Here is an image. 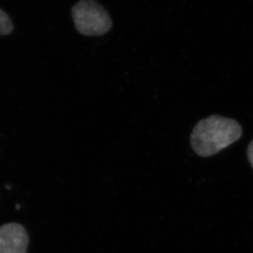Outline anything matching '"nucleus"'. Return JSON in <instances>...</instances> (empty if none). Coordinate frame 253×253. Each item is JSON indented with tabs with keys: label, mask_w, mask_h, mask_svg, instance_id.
Returning <instances> with one entry per match:
<instances>
[{
	"label": "nucleus",
	"mask_w": 253,
	"mask_h": 253,
	"mask_svg": "<svg viewBox=\"0 0 253 253\" xmlns=\"http://www.w3.org/2000/svg\"><path fill=\"white\" fill-rule=\"evenodd\" d=\"M241 136L242 127L237 121L211 115L197 123L190 141L198 156L209 157L238 141Z\"/></svg>",
	"instance_id": "nucleus-1"
},
{
	"label": "nucleus",
	"mask_w": 253,
	"mask_h": 253,
	"mask_svg": "<svg viewBox=\"0 0 253 253\" xmlns=\"http://www.w3.org/2000/svg\"><path fill=\"white\" fill-rule=\"evenodd\" d=\"M72 15L76 28L84 36H102L112 27L107 11L95 0H81L74 5Z\"/></svg>",
	"instance_id": "nucleus-2"
},
{
	"label": "nucleus",
	"mask_w": 253,
	"mask_h": 253,
	"mask_svg": "<svg viewBox=\"0 0 253 253\" xmlns=\"http://www.w3.org/2000/svg\"><path fill=\"white\" fill-rule=\"evenodd\" d=\"M29 235L18 223H7L0 226V253H27Z\"/></svg>",
	"instance_id": "nucleus-3"
},
{
	"label": "nucleus",
	"mask_w": 253,
	"mask_h": 253,
	"mask_svg": "<svg viewBox=\"0 0 253 253\" xmlns=\"http://www.w3.org/2000/svg\"><path fill=\"white\" fill-rule=\"evenodd\" d=\"M13 31V24L9 16L0 8V36H7Z\"/></svg>",
	"instance_id": "nucleus-4"
},
{
	"label": "nucleus",
	"mask_w": 253,
	"mask_h": 253,
	"mask_svg": "<svg viewBox=\"0 0 253 253\" xmlns=\"http://www.w3.org/2000/svg\"><path fill=\"white\" fill-rule=\"evenodd\" d=\"M248 157H249V162L253 168V141H252L251 143L249 144V148H248Z\"/></svg>",
	"instance_id": "nucleus-5"
}]
</instances>
